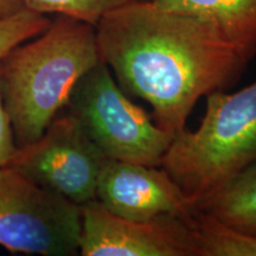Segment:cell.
<instances>
[{
	"label": "cell",
	"mask_w": 256,
	"mask_h": 256,
	"mask_svg": "<svg viewBox=\"0 0 256 256\" xmlns=\"http://www.w3.org/2000/svg\"><path fill=\"white\" fill-rule=\"evenodd\" d=\"M95 28L101 60L122 90L146 101L174 136L202 96L232 87L254 58L211 22L152 0L112 10Z\"/></svg>",
	"instance_id": "cell-1"
},
{
	"label": "cell",
	"mask_w": 256,
	"mask_h": 256,
	"mask_svg": "<svg viewBox=\"0 0 256 256\" xmlns=\"http://www.w3.org/2000/svg\"><path fill=\"white\" fill-rule=\"evenodd\" d=\"M100 60L95 26L66 16L0 60L2 102L18 147L43 136L82 76Z\"/></svg>",
	"instance_id": "cell-2"
},
{
	"label": "cell",
	"mask_w": 256,
	"mask_h": 256,
	"mask_svg": "<svg viewBox=\"0 0 256 256\" xmlns=\"http://www.w3.org/2000/svg\"><path fill=\"white\" fill-rule=\"evenodd\" d=\"M255 162L256 81L208 95L200 127L174 138L160 168L197 206Z\"/></svg>",
	"instance_id": "cell-3"
},
{
	"label": "cell",
	"mask_w": 256,
	"mask_h": 256,
	"mask_svg": "<svg viewBox=\"0 0 256 256\" xmlns=\"http://www.w3.org/2000/svg\"><path fill=\"white\" fill-rule=\"evenodd\" d=\"M66 110L112 160L160 168L174 138L128 98L104 60L82 76Z\"/></svg>",
	"instance_id": "cell-4"
},
{
	"label": "cell",
	"mask_w": 256,
	"mask_h": 256,
	"mask_svg": "<svg viewBox=\"0 0 256 256\" xmlns=\"http://www.w3.org/2000/svg\"><path fill=\"white\" fill-rule=\"evenodd\" d=\"M81 206L0 166V246L42 256L80 254Z\"/></svg>",
	"instance_id": "cell-5"
},
{
	"label": "cell",
	"mask_w": 256,
	"mask_h": 256,
	"mask_svg": "<svg viewBox=\"0 0 256 256\" xmlns=\"http://www.w3.org/2000/svg\"><path fill=\"white\" fill-rule=\"evenodd\" d=\"M107 159L68 112L57 115L36 142L17 147L8 165L82 206L96 200L98 178Z\"/></svg>",
	"instance_id": "cell-6"
},
{
	"label": "cell",
	"mask_w": 256,
	"mask_h": 256,
	"mask_svg": "<svg viewBox=\"0 0 256 256\" xmlns=\"http://www.w3.org/2000/svg\"><path fill=\"white\" fill-rule=\"evenodd\" d=\"M80 255L198 256V248L188 220L172 215L127 220L94 200L81 206Z\"/></svg>",
	"instance_id": "cell-7"
},
{
	"label": "cell",
	"mask_w": 256,
	"mask_h": 256,
	"mask_svg": "<svg viewBox=\"0 0 256 256\" xmlns=\"http://www.w3.org/2000/svg\"><path fill=\"white\" fill-rule=\"evenodd\" d=\"M96 200L114 215L133 220L162 215L188 220L198 210L162 168L112 159L101 171Z\"/></svg>",
	"instance_id": "cell-8"
},
{
	"label": "cell",
	"mask_w": 256,
	"mask_h": 256,
	"mask_svg": "<svg viewBox=\"0 0 256 256\" xmlns=\"http://www.w3.org/2000/svg\"><path fill=\"white\" fill-rule=\"evenodd\" d=\"M159 8L206 19L256 55V0H152Z\"/></svg>",
	"instance_id": "cell-9"
},
{
	"label": "cell",
	"mask_w": 256,
	"mask_h": 256,
	"mask_svg": "<svg viewBox=\"0 0 256 256\" xmlns=\"http://www.w3.org/2000/svg\"><path fill=\"white\" fill-rule=\"evenodd\" d=\"M197 208L232 228L256 235V162Z\"/></svg>",
	"instance_id": "cell-10"
},
{
	"label": "cell",
	"mask_w": 256,
	"mask_h": 256,
	"mask_svg": "<svg viewBox=\"0 0 256 256\" xmlns=\"http://www.w3.org/2000/svg\"><path fill=\"white\" fill-rule=\"evenodd\" d=\"M198 248V256H256V235L232 228L198 209L188 220Z\"/></svg>",
	"instance_id": "cell-11"
},
{
	"label": "cell",
	"mask_w": 256,
	"mask_h": 256,
	"mask_svg": "<svg viewBox=\"0 0 256 256\" xmlns=\"http://www.w3.org/2000/svg\"><path fill=\"white\" fill-rule=\"evenodd\" d=\"M25 8L40 14H57L75 18L96 26L112 10L132 0H19Z\"/></svg>",
	"instance_id": "cell-12"
},
{
	"label": "cell",
	"mask_w": 256,
	"mask_h": 256,
	"mask_svg": "<svg viewBox=\"0 0 256 256\" xmlns=\"http://www.w3.org/2000/svg\"><path fill=\"white\" fill-rule=\"evenodd\" d=\"M51 22L46 14L28 8L0 19V60L16 46L46 31Z\"/></svg>",
	"instance_id": "cell-13"
},
{
	"label": "cell",
	"mask_w": 256,
	"mask_h": 256,
	"mask_svg": "<svg viewBox=\"0 0 256 256\" xmlns=\"http://www.w3.org/2000/svg\"><path fill=\"white\" fill-rule=\"evenodd\" d=\"M17 142L10 121L8 114L2 102V88H0V166L10 164L17 151Z\"/></svg>",
	"instance_id": "cell-14"
},
{
	"label": "cell",
	"mask_w": 256,
	"mask_h": 256,
	"mask_svg": "<svg viewBox=\"0 0 256 256\" xmlns=\"http://www.w3.org/2000/svg\"><path fill=\"white\" fill-rule=\"evenodd\" d=\"M24 8L19 0H0V19L14 16Z\"/></svg>",
	"instance_id": "cell-15"
}]
</instances>
